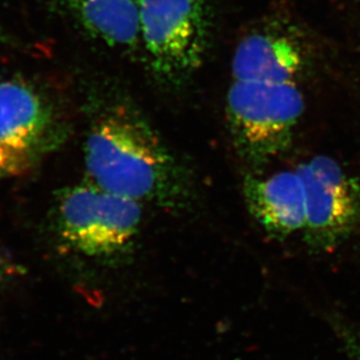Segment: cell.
Returning <instances> with one entry per match:
<instances>
[{"label": "cell", "instance_id": "3", "mask_svg": "<svg viewBox=\"0 0 360 360\" xmlns=\"http://www.w3.org/2000/svg\"><path fill=\"white\" fill-rule=\"evenodd\" d=\"M210 31L205 0H141V55L163 86L176 88L194 75L207 54Z\"/></svg>", "mask_w": 360, "mask_h": 360}, {"label": "cell", "instance_id": "4", "mask_svg": "<svg viewBox=\"0 0 360 360\" xmlns=\"http://www.w3.org/2000/svg\"><path fill=\"white\" fill-rule=\"evenodd\" d=\"M141 216V204L85 180L62 191L55 226L74 251L90 258L116 259L132 248Z\"/></svg>", "mask_w": 360, "mask_h": 360}, {"label": "cell", "instance_id": "5", "mask_svg": "<svg viewBox=\"0 0 360 360\" xmlns=\"http://www.w3.org/2000/svg\"><path fill=\"white\" fill-rule=\"evenodd\" d=\"M69 134L68 122L44 91L21 79L0 82V174L27 173Z\"/></svg>", "mask_w": 360, "mask_h": 360}, {"label": "cell", "instance_id": "1", "mask_svg": "<svg viewBox=\"0 0 360 360\" xmlns=\"http://www.w3.org/2000/svg\"><path fill=\"white\" fill-rule=\"evenodd\" d=\"M85 180L103 191L180 210L194 198L189 170L167 146L146 113L120 88L89 90Z\"/></svg>", "mask_w": 360, "mask_h": 360}, {"label": "cell", "instance_id": "8", "mask_svg": "<svg viewBox=\"0 0 360 360\" xmlns=\"http://www.w3.org/2000/svg\"><path fill=\"white\" fill-rule=\"evenodd\" d=\"M245 203L252 217L271 237L285 239L306 225V198L296 170L271 176L248 175L243 184Z\"/></svg>", "mask_w": 360, "mask_h": 360}, {"label": "cell", "instance_id": "12", "mask_svg": "<svg viewBox=\"0 0 360 360\" xmlns=\"http://www.w3.org/2000/svg\"><path fill=\"white\" fill-rule=\"evenodd\" d=\"M11 44V39L8 35L4 32L3 28L0 27V46L4 44V46H7V44Z\"/></svg>", "mask_w": 360, "mask_h": 360}, {"label": "cell", "instance_id": "6", "mask_svg": "<svg viewBox=\"0 0 360 360\" xmlns=\"http://www.w3.org/2000/svg\"><path fill=\"white\" fill-rule=\"evenodd\" d=\"M296 172L306 198L304 241L315 251H330L360 226V184L329 157L313 158Z\"/></svg>", "mask_w": 360, "mask_h": 360}, {"label": "cell", "instance_id": "9", "mask_svg": "<svg viewBox=\"0 0 360 360\" xmlns=\"http://www.w3.org/2000/svg\"><path fill=\"white\" fill-rule=\"evenodd\" d=\"M302 68V55L292 41L253 33L240 41L232 58V79H295Z\"/></svg>", "mask_w": 360, "mask_h": 360}, {"label": "cell", "instance_id": "7", "mask_svg": "<svg viewBox=\"0 0 360 360\" xmlns=\"http://www.w3.org/2000/svg\"><path fill=\"white\" fill-rule=\"evenodd\" d=\"M83 34L124 54H141V0H46Z\"/></svg>", "mask_w": 360, "mask_h": 360}, {"label": "cell", "instance_id": "10", "mask_svg": "<svg viewBox=\"0 0 360 360\" xmlns=\"http://www.w3.org/2000/svg\"><path fill=\"white\" fill-rule=\"evenodd\" d=\"M340 333L349 360H360V329L343 324Z\"/></svg>", "mask_w": 360, "mask_h": 360}, {"label": "cell", "instance_id": "13", "mask_svg": "<svg viewBox=\"0 0 360 360\" xmlns=\"http://www.w3.org/2000/svg\"><path fill=\"white\" fill-rule=\"evenodd\" d=\"M3 176H4L3 174H0V177H3Z\"/></svg>", "mask_w": 360, "mask_h": 360}, {"label": "cell", "instance_id": "11", "mask_svg": "<svg viewBox=\"0 0 360 360\" xmlns=\"http://www.w3.org/2000/svg\"><path fill=\"white\" fill-rule=\"evenodd\" d=\"M10 264L7 262L6 258L4 257L3 252L0 251V282L10 276Z\"/></svg>", "mask_w": 360, "mask_h": 360}, {"label": "cell", "instance_id": "2", "mask_svg": "<svg viewBox=\"0 0 360 360\" xmlns=\"http://www.w3.org/2000/svg\"><path fill=\"white\" fill-rule=\"evenodd\" d=\"M303 111L295 79H232L226 117L241 159L258 169L285 153Z\"/></svg>", "mask_w": 360, "mask_h": 360}]
</instances>
